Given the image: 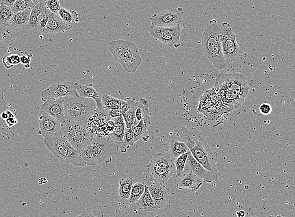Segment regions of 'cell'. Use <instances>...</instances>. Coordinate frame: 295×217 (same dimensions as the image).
Returning a JSON list of instances; mask_svg holds the SVG:
<instances>
[{"instance_id":"d590c367","label":"cell","mask_w":295,"mask_h":217,"mask_svg":"<svg viewBox=\"0 0 295 217\" xmlns=\"http://www.w3.org/2000/svg\"><path fill=\"white\" fill-rule=\"evenodd\" d=\"M203 114L206 120L209 121H214L219 120L221 118V115L219 113L218 108H216L215 104H212L210 107L203 112Z\"/></svg>"},{"instance_id":"7bdbcfd3","label":"cell","mask_w":295,"mask_h":217,"mask_svg":"<svg viewBox=\"0 0 295 217\" xmlns=\"http://www.w3.org/2000/svg\"><path fill=\"white\" fill-rule=\"evenodd\" d=\"M106 114L111 119L119 118V117L123 116V112L120 108H112V109L105 110Z\"/></svg>"},{"instance_id":"ffe728a7","label":"cell","mask_w":295,"mask_h":217,"mask_svg":"<svg viewBox=\"0 0 295 217\" xmlns=\"http://www.w3.org/2000/svg\"><path fill=\"white\" fill-rule=\"evenodd\" d=\"M151 124V114L149 110L145 113L142 120L132 128L136 142L140 140H143L145 142L148 141L149 135L148 128Z\"/></svg>"},{"instance_id":"52a82bcc","label":"cell","mask_w":295,"mask_h":217,"mask_svg":"<svg viewBox=\"0 0 295 217\" xmlns=\"http://www.w3.org/2000/svg\"><path fill=\"white\" fill-rule=\"evenodd\" d=\"M44 143L47 148L61 162L77 167L86 166L81 152L72 146L62 132L51 138L44 139Z\"/></svg>"},{"instance_id":"e0dca14e","label":"cell","mask_w":295,"mask_h":217,"mask_svg":"<svg viewBox=\"0 0 295 217\" xmlns=\"http://www.w3.org/2000/svg\"><path fill=\"white\" fill-rule=\"evenodd\" d=\"M186 166L188 170L194 173L199 179L203 181V183H210L214 181V176L212 174V173L209 170H206L204 167L202 166L195 159L190 151L188 152V157Z\"/></svg>"},{"instance_id":"7a4b0ae2","label":"cell","mask_w":295,"mask_h":217,"mask_svg":"<svg viewBox=\"0 0 295 217\" xmlns=\"http://www.w3.org/2000/svg\"><path fill=\"white\" fill-rule=\"evenodd\" d=\"M214 88L223 103L233 110L242 105L249 90L246 77L240 73H220Z\"/></svg>"},{"instance_id":"d6986e66","label":"cell","mask_w":295,"mask_h":217,"mask_svg":"<svg viewBox=\"0 0 295 217\" xmlns=\"http://www.w3.org/2000/svg\"><path fill=\"white\" fill-rule=\"evenodd\" d=\"M76 89L78 95L85 98L92 99L94 100L97 104V108L103 109V95L96 89L94 88L92 84L88 85H82L81 84L76 83Z\"/></svg>"},{"instance_id":"5b68a950","label":"cell","mask_w":295,"mask_h":217,"mask_svg":"<svg viewBox=\"0 0 295 217\" xmlns=\"http://www.w3.org/2000/svg\"><path fill=\"white\" fill-rule=\"evenodd\" d=\"M109 50L123 69L128 72L135 73L142 64L138 45L132 41L117 40L111 42Z\"/></svg>"},{"instance_id":"6da1fadb","label":"cell","mask_w":295,"mask_h":217,"mask_svg":"<svg viewBox=\"0 0 295 217\" xmlns=\"http://www.w3.org/2000/svg\"><path fill=\"white\" fill-rule=\"evenodd\" d=\"M177 140L185 143L195 160L213 175L214 181L219 179L217 170L218 153L210 148L203 134L195 128L184 127L179 130Z\"/></svg>"},{"instance_id":"8992f818","label":"cell","mask_w":295,"mask_h":217,"mask_svg":"<svg viewBox=\"0 0 295 217\" xmlns=\"http://www.w3.org/2000/svg\"><path fill=\"white\" fill-rule=\"evenodd\" d=\"M175 171L174 159L170 152L160 151L153 156L147 167L145 183H168Z\"/></svg>"},{"instance_id":"2e32d148","label":"cell","mask_w":295,"mask_h":217,"mask_svg":"<svg viewBox=\"0 0 295 217\" xmlns=\"http://www.w3.org/2000/svg\"><path fill=\"white\" fill-rule=\"evenodd\" d=\"M40 109L60 122L66 120L64 98L47 100L41 106Z\"/></svg>"},{"instance_id":"8d00e7d4","label":"cell","mask_w":295,"mask_h":217,"mask_svg":"<svg viewBox=\"0 0 295 217\" xmlns=\"http://www.w3.org/2000/svg\"><path fill=\"white\" fill-rule=\"evenodd\" d=\"M51 14V12L47 9L38 17L37 19V31L40 32H43L44 31L45 28L47 27L48 21H49Z\"/></svg>"},{"instance_id":"44dd1931","label":"cell","mask_w":295,"mask_h":217,"mask_svg":"<svg viewBox=\"0 0 295 217\" xmlns=\"http://www.w3.org/2000/svg\"><path fill=\"white\" fill-rule=\"evenodd\" d=\"M203 181L192 171L186 173L177 181V186L179 190H198L203 185Z\"/></svg>"},{"instance_id":"ac0fdd59","label":"cell","mask_w":295,"mask_h":217,"mask_svg":"<svg viewBox=\"0 0 295 217\" xmlns=\"http://www.w3.org/2000/svg\"><path fill=\"white\" fill-rule=\"evenodd\" d=\"M30 13L31 10H27L14 14L9 22L5 27L7 34H11L15 30L26 29L29 23Z\"/></svg>"},{"instance_id":"8fae6325","label":"cell","mask_w":295,"mask_h":217,"mask_svg":"<svg viewBox=\"0 0 295 217\" xmlns=\"http://www.w3.org/2000/svg\"><path fill=\"white\" fill-rule=\"evenodd\" d=\"M149 34L155 40L160 41L169 47H173L175 49H178L181 46V41H180L181 34V25L171 27L151 26Z\"/></svg>"},{"instance_id":"f546056e","label":"cell","mask_w":295,"mask_h":217,"mask_svg":"<svg viewBox=\"0 0 295 217\" xmlns=\"http://www.w3.org/2000/svg\"><path fill=\"white\" fill-rule=\"evenodd\" d=\"M135 143V138H134L132 128L131 129H126L122 146L120 147L121 153H127L128 149L133 146Z\"/></svg>"},{"instance_id":"4fadbf2b","label":"cell","mask_w":295,"mask_h":217,"mask_svg":"<svg viewBox=\"0 0 295 217\" xmlns=\"http://www.w3.org/2000/svg\"><path fill=\"white\" fill-rule=\"evenodd\" d=\"M183 15L184 11L181 7L162 11L151 16V26L171 27L181 25Z\"/></svg>"},{"instance_id":"f6af8a7d","label":"cell","mask_w":295,"mask_h":217,"mask_svg":"<svg viewBox=\"0 0 295 217\" xmlns=\"http://www.w3.org/2000/svg\"><path fill=\"white\" fill-rule=\"evenodd\" d=\"M25 54V55L20 57V63L25 68L29 69L30 67V62H31L32 55L31 54L30 55L27 52H26Z\"/></svg>"},{"instance_id":"4316f807","label":"cell","mask_w":295,"mask_h":217,"mask_svg":"<svg viewBox=\"0 0 295 217\" xmlns=\"http://www.w3.org/2000/svg\"><path fill=\"white\" fill-rule=\"evenodd\" d=\"M135 183L134 180L131 177L123 178L119 182L118 194L123 199H129L132 188Z\"/></svg>"},{"instance_id":"277c9868","label":"cell","mask_w":295,"mask_h":217,"mask_svg":"<svg viewBox=\"0 0 295 217\" xmlns=\"http://www.w3.org/2000/svg\"><path fill=\"white\" fill-rule=\"evenodd\" d=\"M119 149L116 142L106 136L93 138L81 153L86 166L95 167L103 162H111L112 156L117 155Z\"/></svg>"},{"instance_id":"7dc6e473","label":"cell","mask_w":295,"mask_h":217,"mask_svg":"<svg viewBox=\"0 0 295 217\" xmlns=\"http://www.w3.org/2000/svg\"><path fill=\"white\" fill-rule=\"evenodd\" d=\"M259 110L262 114L268 115L272 112V107L268 103H263L260 106Z\"/></svg>"},{"instance_id":"b9f144b4","label":"cell","mask_w":295,"mask_h":217,"mask_svg":"<svg viewBox=\"0 0 295 217\" xmlns=\"http://www.w3.org/2000/svg\"><path fill=\"white\" fill-rule=\"evenodd\" d=\"M7 110V104H6L5 99L0 95V127H2L5 123V121L1 119V114Z\"/></svg>"},{"instance_id":"f907efd6","label":"cell","mask_w":295,"mask_h":217,"mask_svg":"<svg viewBox=\"0 0 295 217\" xmlns=\"http://www.w3.org/2000/svg\"><path fill=\"white\" fill-rule=\"evenodd\" d=\"M246 212L244 211V210H240V211H238L236 212V216L238 217H245L246 216Z\"/></svg>"},{"instance_id":"7c38bea8","label":"cell","mask_w":295,"mask_h":217,"mask_svg":"<svg viewBox=\"0 0 295 217\" xmlns=\"http://www.w3.org/2000/svg\"><path fill=\"white\" fill-rule=\"evenodd\" d=\"M76 83L73 82H60L53 84L41 93L43 101L49 99L66 98L77 95Z\"/></svg>"},{"instance_id":"484cf974","label":"cell","mask_w":295,"mask_h":217,"mask_svg":"<svg viewBox=\"0 0 295 217\" xmlns=\"http://www.w3.org/2000/svg\"><path fill=\"white\" fill-rule=\"evenodd\" d=\"M169 152L173 159H176L179 156L187 153L189 149L185 143L181 142L175 138L171 139L169 146Z\"/></svg>"},{"instance_id":"9c48e42d","label":"cell","mask_w":295,"mask_h":217,"mask_svg":"<svg viewBox=\"0 0 295 217\" xmlns=\"http://www.w3.org/2000/svg\"><path fill=\"white\" fill-rule=\"evenodd\" d=\"M61 131L72 146L80 152L83 151L92 140L84 121L66 119L62 123Z\"/></svg>"},{"instance_id":"d4e9b609","label":"cell","mask_w":295,"mask_h":217,"mask_svg":"<svg viewBox=\"0 0 295 217\" xmlns=\"http://www.w3.org/2000/svg\"><path fill=\"white\" fill-rule=\"evenodd\" d=\"M45 3H46V0H42L32 8L31 13H30L29 23H28L26 29L37 30L38 17L47 9Z\"/></svg>"},{"instance_id":"74e56055","label":"cell","mask_w":295,"mask_h":217,"mask_svg":"<svg viewBox=\"0 0 295 217\" xmlns=\"http://www.w3.org/2000/svg\"><path fill=\"white\" fill-rule=\"evenodd\" d=\"M212 102L209 98V95L207 93L205 92L199 99V106L197 108V110L199 113L203 114L207 108H209L210 106H212Z\"/></svg>"},{"instance_id":"bcb514c9","label":"cell","mask_w":295,"mask_h":217,"mask_svg":"<svg viewBox=\"0 0 295 217\" xmlns=\"http://www.w3.org/2000/svg\"><path fill=\"white\" fill-rule=\"evenodd\" d=\"M8 113H9V118L6 119L5 123L8 127H12L17 125L18 120H17V117L15 116L14 114H13L10 110H8Z\"/></svg>"},{"instance_id":"7402d4cb","label":"cell","mask_w":295,"mask_h":217,"mask_svg":"<svg viewBox=\"0 0 295 217\" xmlns=\"http://www.w3.org/2000/svg\"><path fill=\"white\" fill-rule=\"evenodd\" d=\"M71 29L72 27L70 26L67 25L64 22L59 15L51 13L47 27L45 28L43 33L58 34L67 31Z\"/></svg>"},{"instance_id":"cb8c5ba5","label":"cell","mask_w":295,"mask_h":217,"mask_svg":"<svg viewBox=\"0 0 295 217\" xmlns=\"http://www.w3.org/2000/svg\"><path fill=\"white\" fill-rule=\"evenodd\" d=\"M138 205L141 209L145 212H156L158 211V208L155 205L152 197L149 192V189L145 184V192L142 197L139 199Z\"/></svg>"},{"instance_id":"9a60e30c","label":"cell","mask_w":295,"mask_h":217,"mask_svg":"<svg viewBox=\"0 0 295 217\" xmlns=\"http://www.w3.org/2000/svg\"><path fill=\"white\" fill-rule=\"evenodd\" d=\"M145 183L148 188L158 209L164 207L168 202L169 199L170 188L168 187V183H153V182H147Z\"/></svg>"},{"instance_id":"5bb4252c","label":"cell","mask_w":295,"mask_h":217,"mask_svg":"<svg viewBox=\"0 0 295 217\" xmlns=\"http://www.w3.org/2000/svg\"><path fill=\"white\" fill-rule=\"evenodd\" d=\"M62 122L40 109L39 114L40 134L47 140L61 132Z\"/></svg>"},{"instance_id":"ba28073f","label":"cell","mask_w":295,"mask_h":217,"mask_svg":"<svg viewBox=\"0 0 295 217\" xmlns=\"http://www.w3.org/2000/svg\"><path fill=\"white\" fill-rule=\"evenodd\" d=\"M64 105L66 119L73 121L84 122L97 108L94 100L78 94L64 98Z\"/></svg>"},{"instance_id":"1f68e13d","label":"cell","mask_w":295,"mask_h":217,"mask_svg":"<svg viewBox=\"0 0 295 217\" xmlns=\"http://www.w3.org/2000/svg\"><path fill=\"white\" fill-rule=\"evenodd\" d=\"M145 192V184L142 183H135L132 188L131 194H130L129 201V203L134 204L137 203L139 199L142 197Z\"/></svg>"},{"instance_id":"f5cc1de1","label":"cell","mask_w":295,"mask_h":217,"mask_svg":"<svg viewBox=\"0 0 295 217\" xmlns=\"http://www.w3.org/2000/svg\"><path fill=\"white\" fill-rule=\"evenodd\" d=\"M32 2H33L35 5H37L40 1H42V0H32Z\"/></svg>"},{"instance_id":"11a10c76","label":"cell","mask_w":295,"mask_h":217,"mask_svg":"<svg viewBox=\"0 0 295 217\" xmlns=\"http://www.w3.org/2000/svg\"><path fill=\"white\" fill-rule=\"evenodd\" d=\"M0 1H1V0H0Z\"/></svg>"},{"instance_id":"db71d44e","label":"cell","mask_w":295,"mask_h":217,"mask_svg":"<svg viewBox=\"0 0 295 217\" xmlns=\"http://www.w3.org/2000/svg\"></svg>"},{"instance_id":"603a6c76","label":"cell","mask_w":295,"mask_h":217,"mask_svg":"<svg viewBox=\"0 0 295 217\" xmlns=\"http://www.w3.org/2000/svg\"><path fill=\"white\" fill-rule=\"evenodd\" d=\"M112 119L115 122V127L113 131L110 134V136L112 140L116 142L119 148L120 149V147L122 146L123 138H124L125 132L127 128H126L125 121L123 116Z\"/></svg>"},{"instance_id":"30bf717a","label":"cell","mask_w":295,"mask_h":217,"mask_svg":"<svg viewBox=\"0 0 295 217\" xmlns=\"http://www.w3.org/2000/svg\"><path fill=\"white\" fill-rule=\"evenodd\" d=\"M221 32L224 36L222 42L223 55L227 65L241 60L246 54L239 47L236 41V35L231 25L227 22L222 23Z\"/></svg>"},{"instance_id":"836d02e7","label":"cell","mask_w":295,"mask_h":217,"mask_svg":"<svg viewBox=\"0 0 295 217\" xmlns=\"http://www.w3.org/2000/svg\"><path fill=\"white\" fill-rule=\"evenodd\" d=\"M35 5L32 0H17V1L12 6L14 14L23 12L27 10H32Z\"/></svg>"},{"instance_id":"ee69618b","label":"cell","mask_w":295,"mask_h":217,"mask_svg":"<svg viewBox=\"0 0 295 217\" xmlns=\"http://www.w3.org/2000/svg\"><path fill=\"white\" fill-rule=\"evenodd\" d=\"M206 92L207 93L208 95H209V98L211 100L212 103L215 104L217 102L221 100V97L219 96L218 93L217 92L215 88L210 89V90L206 91Z\"/></svg>"},{"instance_id":"4dcf8cb0","label":"cell","mask_w":295,"mask_h":217,"mask_svg":"<svg viewBox=\"0 0 295 217\" xmlns=\"http://www.w3.org/2000/svg\"><path fill=\"white\" fill-rule=\"evenodd\" d=\"M103 108L105 110L112 109V108H120L123 100L115 98L111 95H103Z\"/></svg>"},{"instance_id":"681fc988","label":"cell","mask_w":295,"mask_h":217,"mask_svg":"<svg viewBox=\"0 0 295 217\" xmlns=\"http://www.w3.org/2000/svg\"><path fill=\"white\" fill-rule=\"evenodd\" d=\"M1 119H3V121H6L8 118H9V113H8V110H6V111L3 112V113L1 114Z\"/></svg>"},{"instance_id":"60d3db41","label":"cell","mask_w":295,"mask_h":217,"mask_svg":"<svg viewBox=\"0 0 295 217\" xmlns=\"http://www.w3.org/2000/svg\"><path fill=\"white\" fill-rule=\"evenodd\" d=\"M214 104L216 108H218L219 113L222 116L223 115L229 114L230 112L233 111V110L231 108H229V106L225 105L221 99L219 100V101Z\"/></svg>"},{"instance_id":"ab89813d","label":"cell","mask_w":295,"mask_h":217,"mask_svg":"<svg viewBox=\"0 0 295 217\" xmlns=\"http://www.w3.org/2000/svg\"><path fill=\"white\" fill-rule=\"evenodd\" d=\"M45 5L47 9L54 14H58L62 8L60 0H46Z\"/></svg>"},{"instance_id":"83f0119b","label":"cell","mask_w":295,"mask_h":217,"mask_svg":"<svg viewBox=\"0 0 295 217\" xmlns=\"http://www.w3.org/2000/svg\"><path fill=\"white\" fill-rule=\"evenodd\" d=\"M58 14L64 22L71 27L74 24L79 22V14L74 10H67L62 7Z\"/></svg>"},{"instance_id":"e575fe53","label":"cell","mask_w":295,"mask_h":217,"mask_svg":"<svg viewBox=\"0 0 295 217\" xmlns=\"http://www.w3.org/2000/svg\"><path fill=\"white\" fill-rule=\"evenodd\" d=\"M189 152V151H188ZM188 152L174 160L175 173L177 177H181L185 169L188 157Z\"/></svg>"},{"instance_id":"f35d334b","label":"cell","mask_w":295,"mask_h":217,"mask_svg":"<svg viewBox=\"0 0 295 217\" xmlns=\"http://www.w3.org/2000/svg\"><path fill=\"white\" fill-rule=\"evenodd\" d=\"M3 63L5 68H12L13 67L20 64V57L18 55L5 56L3 58Z\"/></svg>"},{"instance_id":"d6a6232c","label":"cell","mask_w":295,"mask_h":217,"mask_svg":"<svg viewBox=\"0 0 295 217\" xmlns=\"http://www.w3.org/2000/svg\"><path fill=\"white\" fill-rule=\"evenodd\" d=\"M14 14L12 8L0 5V27H5Z\"/></svg>"},{"instance_id":"f1b7e54d","label":"cell","mask_w":295,"mask_h":217,"mask_svg":"<svg viewBox=\"0 0 295 217\" xmlns=\"http://www.w3.org/2000/svg\"><path fill=\"white\" fill-rule=\"evenodd\" d=\"M137 105L138 102L134 101L129 109L123 114V118L124 119L127 129H131L134 127L136 120V110Z\"/></svg>"},{"instance_id":"c3c4849f","label":"cell","mask_w":295,"mask_h":217,"mask_svg":"<svg viewBox=\"0 0 295 217\" xmlns=\"http://www.w3.org/2000/svg\"><path fill=\"white\" fill-rule=\"evenodd\" d=\"M16 1L17 0H1L0 1V5L9 6V7L12 8V6L14 5V4Z\"/></svg>"},{"instance_id":"3957f363","label":"cell","mask_w":295,"mask_h":217,"mask_svg":"<svg viewBox=\"0 0 295 217\" xmlns=\"http://www.w3.org/2000/svg\"><path fill=\"white\" fill-rule=\"evenodd\" d=\"M223 40L224 36L218 21L216 19H212L206 26L202 36V49L213 66L220 70L226 68L227 66L223 55Z\"/></svg>"},{"instance_id":"816d5d0a","label":"cell","mask_w":295,"mask_h":217,"mask_svg":"<svg viewBox=\"0 0 295 217\" xmlns=\"http://www.w3.org/2000/svg\"><path fill=\"white\" fill-rule=\"evenodd\" d=\"M75 217H97L96 216H93V215H91L90 214H82L79 215V216H77Z\"/></svg>"}]
</instances>
